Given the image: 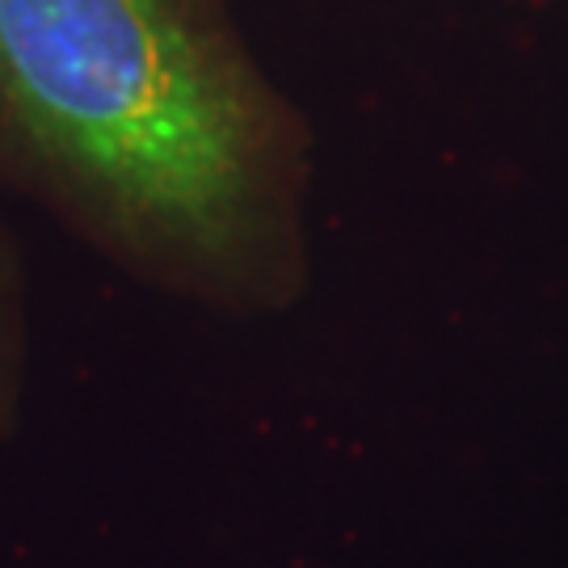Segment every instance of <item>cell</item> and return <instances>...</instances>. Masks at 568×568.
I'll use <instances>...</instances> for the list:
<instances>
[{
    "label": "cell",
    "mask_w": 568,
    "mask_h": 568,
    "mask_svg": "<svg viewBox=\"0 0 568 568\" xmlns=\"http://www.w3.org/2000/svg\"><path fill=\"white\" fill-rule=\"evenodd\" d=\"M0 148L185 262L241 257L270 199V119L211 0H0Z\"/></svg>",
    "instance_id": "obj_1"
}]
</instances>
